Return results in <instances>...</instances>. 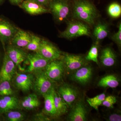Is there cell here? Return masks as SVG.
Returning <instances> with one entry per match:
<instances>
[{"mask_svg":"<svg viewBox=\"0 0 121 121\" xmlns=\"http://www.w3.org/2000/svg\"><path fill=\"white\" fill-rule=\"evenodd\" d=\"M38 52L50 61L61 59L64 54L54 44L44 39H41Z\"/></svg>","mask_w":121,"mask_h":121,"instance_id":"cell-7","label":"cell"},{"mask_svg":"<svg viewBox=\"0 0 121 121\" xmlns=\"http://www.w3.org/2000/svg\"><path fill=\"white\" fill-rule=\"evenodd\" d=\"M0 58H1V54H0Z\"/></svg>","mask_w":121,"mask_h":121,"instance_id":"cell-37","label":"cell"},{"mask_svg":"<svg viewBox=\"0 0 121 121\" xmlns=\"http://www.w3.org/2000/svg\"><path fill=\"white\" fill-rule=\"evenodd\" d=\"M119 78L114 74H109L104 76L98 82L97 86L103 88H115L119 86Z\"/></svg>","mask_w":121,"mask_h":121,"instance_id":"cell-22","label":"cell"},{"mask_svg":"<svg viewBox=\"0 0 121 121\" xmlns=\"http://www.w3.org/2000/svg\"><path fill=\"white\" fill-rule=\"evenodd\" d=\"M72 15L75 19L91 26L95 23L98 12L95 5L88 0H75L72 5Z\"/></svg>","mask_w":121,"mask_h":121,"instance_id":"cell-1","label":"cell"},{"mask_svg":"<svg viewBox=\"0 0 121 121\" xmlns=\"http://www.w3.org/2000/svg\"><path fill=\"white\" fill-rule=\"evenodd\" d=\"M12 79L14 86L23 92L32 90L34 77L32 73H19L16 72Z\"/></svg>","mask_w":121,"mask_h":121,"instance_id":"cell-9","label":"cell"},{"mask_svg":"<svg viewBox=\"0 0 121 121\" xmlns=\"http://www.w3.org/2000/svg\"><path fill=\"white\" fill-rule=\"evenodd\" d=\"M54 102L58 118L68 113L69 108L68 106L55 90L54 92Z\"/></svg>","mask_w":121,"mask_h":121,"instance_id":"cell-23","label":"cell"},{"mask_svg":"<svg viewBox=\"0 0 121 121\" xmlns=\"http://www.w3.org/2000/svg\"><path fill=\"white\" fill-rule=\"evenodd\" d=\"M93 73V68L89 64L71 73L70 78L74 82L86 85L91 80Z\"/></svg>","mask_w":121,"mask_h":121,"instance_id":"cell-12","label":"cell"},{"mask_svg":"<svg viewBox=\"0 0 121 121\" xmlns=\"http://www.w3.org/2000/svg\"><path fill=\"white\" fill-rule=\"evenodd\" d=\"M39 100L35 94H30L20 101L21 109L32 110L39 107L40 105Z\"/></svg>","mask_w":121,"mask_h":121,"instance_id":"cell-21","label":"cell"},{"mask_svg":"<svg viewBox=\"0 0 121 121\" xmlns=\"http://www.w3.org/2000/svg\"><path fill=\"white\" fill-rule=\"evenodd\" d=\"M70 6L68 0H51L48 8L56 21L60 23L69 17L71 12Z\"/></svg>","mask_w":121,"mask_h":121,"instance_id":"cell-4","label":"cell"},{"mask_svg":"<svg viewBox=\"0 0 121 121\" xmlns=\"http://www.w3.org/2000/svg\"><path fill=\"white\" fill-rule=\"evenodd\" d=\"M117 102V98L114 95H108L106 97L102 105L108 108H112Z\"/></svg>","mask_w":121,"mask_h":121,"instance_id":"cell-31","label":"cell"},{"mask_svg":"<svg viewBox=\"0 0 121 121\" xmlns=\"http://www.w3.org/2000/svg\"><path fill=\"white\" fill-rule=\"evenodd\" d=\"M20 109V101L16 96L13 95L0 97V113Z\"/></svg>","mask_w":121,"mask_h":121,"instance_id":"cell-15","label":"cell"},{"mask_svg":"<svg viewBox=\"0 0 121 121\" xmlns=\"http://www.w3.org/2000/svg\"><path fill=\"white\" fill-rule=\"evenodd\" d=\"M55 89H52L44 95V107L43 112L51 118H57L54 102V92Z\"/></svg>","mask_w":121,"mask_h":121,"instance_id":"cell-20","label":"cell"},{"mask_svg":"<svg viewBox=\"0 0 121 121\" xmlns=\"http://www.w3.org/2000/svg\"><path fill=\"white\" fill-rule=\"evenodd\" d=\"M61 60L64 64L66 71L71 73L89 64L85 56L82 55L64 53Z\"/></svg>","mask_w":121,"mask_h":121,"instance_id":"cell-5","label":"cell"},{"mask_svg":"<svg viewBox=\"0 0 121 121\" xmlns=\"http://www.w3.org/2000/svg\"><path fill=\"white\" fill-rule=\"evenodd\" d=\"M20 6L21 8L31 15H36L51 13L49 9L30 0L24 1Z\"/></svg>","mask_w":121,"mask_h":121,"instance_id":"cell-17","label":"cell"},{"mask_svg":"<svg viewBox=\"0 0 121 121\" xmlns=\"http://www.w3.org/2000/svg\"><path fill=\"white\" fill-rule=\"evenodd\" d=\"M56 91L67 104L69 108H71L79 99V92L78 89L68 83H63L60 85Z\"/></svg>","mask_w":121,"mask_h":121,"instance_id":"cell-8","label":"cell"},{"mask_svg":"<svg viewBox=\"0 0 121 121\" xmlns=\"http://www.w3.org/2000/svg\"><path fill=\"white\" fill-rule=\"evenodd\" d=\"M91 33L89 25L84 22L75 20L68 23L66 28L60 33L59 36L69 39L83 36H89Z\"/></svg>","mask_w":121,"mask_h":121,"instance_id":"cell-2","label":"cell"},{"mask_svg":"<svg viewBox=\"0 0 121 121\" xmlns=\"http://www.w3.org/2000/svg\"><path fill=\"white\" fill-rule=\"evenodd\" d=\"M107 120L109 121H121V115L120 112H114L109 115L107 118Z\"/></svg>","mask_w":121,"mask_h":121,"instance_id":"cell-34","label":"cell"},{"mask_svg":"<svg viewBox=\"0 0 121 121\" xmlns=\"http://www.w3.org/2000/svg\"><path fill=\"white\" fill-rule=\"evenodd\" d=\"M9 1L15 4H18L22 2V0H9Z\"/></svg>","mask_w":121,"mask_h":121,"instance_id":"cell-36","label":"cell"},{"mask_svg":"<svg viewBox=\"0 0 121 121\" xmlns=\"http://www.w3.org/2000/svg\"><path fill=\"white\" fill-rule=\"evenodd\" d=\"M32 73L34 77L32 90L37 95L43 97L52 89H55L56 82L48 77L44 70Z\"/></svg>","mask_w":121,"mask_h":121,"instance_id":"cell-3","label":"cell"},{"mask_svg":"<svg viewBox=\"0 0 121 121\" xmlns=\"http://www.w3.org/2000/svg\"><path fill=\"white\" fill-rule=\"evenodd\" d=\"M16 66L5 52L3 63L0 70V82L7 80L10 82L16 72Z\"/></svg>","mask_w":121,"mask_h":121,"instance_id":"cell-14","label":"cell"},{"mask_svg":"<svg viewBox=\"0 0 121 121\" xmlns=\"http://www.w3.org/2000/svg\"><path fill=\"white\" fill-rule=\"evenodd\" d=\"M109 28L107 24L104 22H99L95 25L93 31V36L96 40V43L99 44L101 40L108 36Z\"/></svg>","mask_w":121,"mask_h":121,"instance_id":"cell-24","label":"cell"},{"mask_svg":"<svg viewBox=\"0 0 121 121\" xmlns=\"http://www.w3.org/2000/svg\"><path fill=\"white\" fill-rule=\"evenodd\" d=\"M41 39L40 37L34 35H32L31 39L29 43L25 48V50L35 52L39 51Z\"/></svg>","mask_w":121,"mask_h":121,"instance_id":"cell-28","label":"cell"},{"mask_svg":"<svg viewBox=\"0 0 121 121\" xmlns=\"http://www.w3.org/2000/svg\"></svg>","mask_w":121,"mask_h":121,"instance_id":"cell-39","label":"cell"},{"mask_svg":"<svg viewBox=\"0 0 121 121\" xmlns=\"http://www.w3.org/2000/svg\"><path fill=\"white\" fill-rule=\"evenodd\" d=\"M107 12L109 16L112 18H118L121 14V5L117 2L111 3L108 6Z\"/></svg>","mask_w":121,"mask_h":121,"instance_id":"cell-29","label":"cell"},{"mask_svg":"<svg viewBox=\"0 0 121 121\" xmlns=\"http://www.w3.org/2000/svg\"><path fill=\"white\" fill-rule=\"evenodd\" d=\"M51 118L46 115L42 112L38 113L33 115L31 119V121H51Z\"/></svg>","mask_w":121,"mask_h":121,"instance_id":"cell-32","label":"cell"},{"mask_svg":"<svg viewBox=\"0 0 121 121\" xmlns=\"http://www.w3.org/2000/svg\"><path fill=\"white\" fill-rule=\"evenodd\" d=\"M30 0L36 2L44 7L48 8L49 3L51 0Z\"/></svg>","mask_w":121,"mask_h":121,"instance_id":"cell-35","label":"cell"},{"mask_svg":"<svg viewBox=\"0 0 121 121\" xmlns=\"http://www.w3.org/2000/svg\"><path fill=\"white\" fill-rule=\"evenodd\" d=\"M27 60L29 63L26 73H33L44 70L46 66L51 61L43 57L38 52L28 54Z\"/></svg>","mask_w":121,"mask_h":121,"instance_id":"cell-10","label":"cell"},{"mask_svg":"<svg viewBox=\"0 0 121 121\" xmlns=\"http://www.w3.org/2000/svg\"><path fill=\"white\" fill-rule=\"evenodd\" d=\"M5 121H24L25 115L23 113L19 111H10L4 113Z\"/></svg>","mask_w":121,"mask_h":121,"instance_id":"cell-25","label":"cell"},{"mask_svg":"<svg viewBox=\"0 0 121 121\" xmlns=\"http://www.w3.org/2000/svg\"><path fill=\"white\" fill-rule=\"evenodd\" d=\"M32 34L19 29L16 33L11 39L10 44L17 47L24 48L31 41Z\"/></svg>","mask_w":121,"mask_h":121,"instance_id":"cell-19","label":"cell"},{"mask_svg":"<svg viewBox=\"0 0 121 121\" xmlns=\"http://www.w3.org/2000/svg\"><path fill=\"white\" fill-rule=\"evenodd\" d=\"M19 29L7 20L0 18V41L5 51V44L10 42Z\"/></svg>","mask_w":121,"mask_h":121,"instance_id":"cell-11","label":"cell"},{"mask_svg":"<svg viewBox=\"0 0 121 121\" xmlns=\"http://www.w3.org/2000/svg\"><path fill=\"white\" fill-rule=\"evenodd\" d=\"M14 94L10 82L5 80L0 82V97L13 95Z\"/></svg>","mask_w":121,"mask_h":121,"instance_id":"cell-30","label":"cell"},{"mask_svg":"<svg viewBox=\"0 0 121 121\" xmlns=\"http://www.w3.org/2000/svg\"><path fill=\"white\" fill-rule=\"evenodd\" d=\"M5 52L16 66L20 67L21 64L27 60L28 54L21 48L9 44L7 46Z\"/></svg>","mask_w":121,"mask_h":121,"instance_id":"cell-16","label":"cell"},{"mask_svg":"<svg viewBox=\"0 0 121 121\" xmlns=\"http://www.w3.org/2000/svg\"><path fill=\"white\" fill-rule=\"evenodd\" d=\"M44 70L48 77L55 82L62 80L66 72L64 64L61 59L51 61Z\"/></svg>","mask_w":121,"mask_h":121,"instance_id":"cell-6","label":"cell"},{"mask_svg":"<svg viewBox=\"0 0 121 121\" xmlns=\"http://www.w3.org/2000/svg\"><path fill=\"white\" fill-rule=\"evenodd\" d=\"M117 55L111 48L107 47L102 50L99 56L101 65L105 67H111L117 62Z\"/></svg>","mask_w":121,"mask_h":121,"instance_id":"cell-18","label":"cell"},{"mask_svg":"<svg viewBox=\"0 0 121 121\" xmlns=\"http://www.w3.org/2000/svg\"><path fill=\"white\" fill-rule=\"evenodd\" d=\"M111 39L119 48L121 46V24L119 23L118 31L115 33L111 37Z\"/></svg>","mask_w":121,"mask_h":121,"instance_id":"cell-33","label":"cell"},{"mask_svg":"<svg viewBox=\"0 0 121 121\" xmlns=\"http://www.w3.org/2000/svg\"><path fill=\"white\" fill-rule=\"evenodd\" d=\"M106 97L105 93H102L92 98H87L86 101L91 107L98 110Z\"/></svg>","mask_w":121,"mask_h":121,"instance_id":"cell-27","label":"cell"},{"mask_svg":"<svg viewBox=\"0 0 121 121\" xmlns=\"http://www.w3.org/2000/svg\"><path fill=\"white\" fill-rule=\"evenodd\" d=\"M98 44L95 43L93 44L87 53L85 59L87 61H91L96 63L98 65L99 49Z\"/></svg>","mask_w":121,"mask_h":121,"instance_id":"cell-26","label":"cell"},{"mask_svg":"<svg viewBox=\"0 0 121 121\" xmlns=\"http://www.w3.org/2000/svg\"><path fill=\"white\" fill-rule=\"evenodd\" d=\"M71 108V110L68 116V121H86L88 115V111L82 99H78Z\"/></svg>","mask_w":121,"mask_h":121,"instance_id":"cell-13","label":"cell"},{"mask_svg":"<svg viewBox=\"0 0 121 121\" xmlns=\"http://www.w3.org/2000/svg\"><path fill=\"white\" fill-rule=\"evenodd\" d=\"M2 0H0V3L1 2V1H2Z\"/></svg>","mask_w":121,"mask_h":121,"instance_id":"cell-38","label":"cell"}]
</instances>
